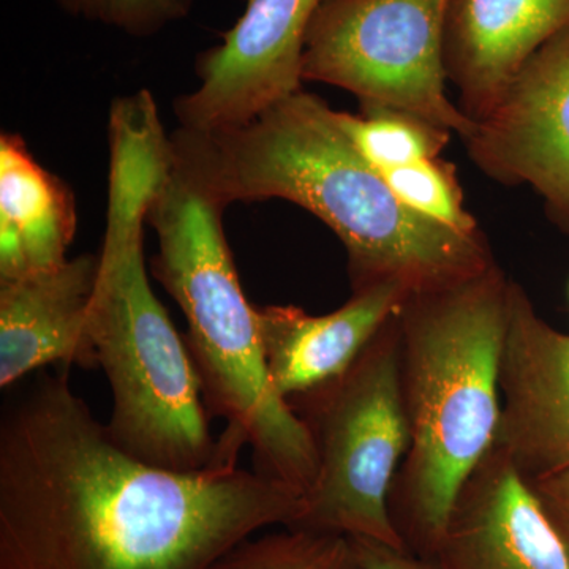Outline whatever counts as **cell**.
<instances>
[{"label": "cell", "instance_id": "1", "mask_svg": "<svg viewBox=\"0 0 569 569\" xmlns=\"http://www.w3.org/2000/svg\"><path fill=\"white\" fill-rule=\"evenodd\" d=\"M0 415V569H213L246 539L295 527L305 496L238 467L194 473L123 452L73 391L69 367L18 383Z\"/></svg>", "mask_w": 569, "mask_h": 569}, {"label": "cell", "instance_id": "2", "mask_svg": "<svg viewBox=\"0 0 569 569\" xmlns=\"http://www.w3.org/2000/svg\"><path fill=\"white\" fill-rule=\"evenodd\" d=\"M176 159L224 206L284 200L331 228L347 252L351 293L396 283L426 293L496 263L488 236L468 234L407 208L340 129L336 111L299 91L233 129L179 127Z\"/></svg>", "mask_w": 569, "mask_h": 569}, {"label": "cell", "instance_id": "3", "mask_svg": "<svg viewBox=\"0 0 569 569\" xmlns=\"http://www.w3.org/2000/svg\"><path fill=\"white\" fill-rule=\"evenodd\" d=\"M107 231L89 307L97 369L112 392L111 440L148 466L194 473L217 462L227 438L212 437L203 388L186 340L146 272L142 236L171 141L151 103L110 111Z\"/></svg>", "mask_w": 569, "mask_h": 569}, {"label": "cell", "instance_id": "4", "mask_svg": "<svg viewBox=\"0 0 569 569\" xmlns=\"http://www.w3.org/2000/svg\"><path fill=\"white\" fill-rule=\"evenodd\" d=\"M509 287L496 261L463 282L408 295L396 312L410 445L389 512L422 559L436 552L459 490L496 443Z\"/></svg>", "mask_w": 569, "mask_h": 569}, {"label": "cell", "instance_id": "5", "mask_svg": "<svg viewBox=\"0 0 569 569\" xmlns=\"http://www.w3.org/2000/svg\"><path fill=\"white\" fill-rule=\"evenodd\" d=\"M224 208L171 151L148 211L159 242L152 272L186 317L209 415L252 448L253 470L306 496L316 451L269 377L257 307L242 291L224 236Z\"/></svg>", "mask_w": 569, "mask_h": 569}, {"label": "cell", "instance_id": "6", "mask_svg": "<svg viewBox=\"0 0 569 569\" xmlns=\"http://www.w3.org/2000/svg\"><path fill=\"white\" fill-rule=\"evenodd\" d=\"M396 312L342 373L287 399L317 459L305 512L291 529L407 549L389 512L392 482L410 445Z\"/></svg>", "mask_w": 569, "mask_h": 569}, {"label": "cell", "instance_id": "7", "mask_svg": "<svg viewBox=\"0 0 569 569\" xmlns=\"http://www.w3.org/2000/svg\"><path fill=\"white\" fill-rule=\"evenodd\" d=\"M451 0H323L302 54V80L336 86L359 107L395 108L467 140L475 129L447 93Z\"/></svg>", "mask_w": 569, "mask_h": 569}, {"label": "cell", "instance_id": "8", "mask_svg": "<svg viewBox=\"0 0 569 569\" xmlns=\"http://www.w3.org/2000/svg\"><path fill=\"white\" fill-rule=\"evenodd\" d=\"M463 144L486 178L529 186L569 236V28L523 63Z\"/></svg>", "mask_w": 569, "mask_h": 569}, {"label": "cell", "instance_id": "9", "mask_svg": "<svg viewBox=\"0 0 569 569\" xmlns=\"http://www.w3.org/2000/svg\"><path fill=\"white\" fill-rule=\"evenodd\" d=\"M323 0H249L222 41L198 56L200 86L179 97L182 129H233L302 91L307 31Z\"/></svg>", "mask_w": 569, "mask_h": 569}, {"label": "cell", "instance_id": "10", "mask_svg": "<svg viewBox=\"0 0 569 569\" xmlns=\"http://www.w3.org/2000/svg\"><path fill=\"white\" fill-rule=\"evenodd\" d=\"M496 445L526 479L569 470V335L511 279Z\"/></svg>", "mask_w": 569, "mask_h": 569}, {"label": "cell", "instance_id": "11", "mask_svg": "<svg viewBox=\"0 0 569 569\" xmlns=\"http://www.w3.org/2000/svg\"><path fill=\"white\" fill-rule=\"evenodd\" d=\"M429 560L438 569H569L563 539L496 443L463 482Z\"/></svg>", "mask_w": 569, "mask_h": 569}, {"label": "cell", "instance_id": "12", "mask_svg": "<svg viewBox=\"0 0 569 569\" xmlns=\"http://www.w3.org/2000/svg\"><path fill=\"white\" fill-rule=\"evenodd\" d=\"M99 253L0 282V388L17 387L51 366L97 369L88 332Z\"/></svg>", "mask_w": 569, "mask_h": 569}, {"label": "cell", "instance_id": "13", "mask_svg": "<svg viewBox=\"0 0 569 569\" xmlns=\"http://www.w3.org/2000/svg\"><path fill=\"white\" fill-rule=\"evenodd\" d=\"M569 28V0H451L445 67L468 118H485L509 82Z\"/></svg>", "mask_w": 569, "mask_h": 569}, {"label": "cell", "instance_id": "14", "mask_svg": "<svg viewBox=\"0 0 569 569\" xmlns=\"http://www.w3.org/2000/svg\"><path fill=\"white\" fill-rule=\"evenodd\" d=\"M408 295L400 284H378L355 291L326 316L295 306L257 307L266 367L279 396L287 400L342 373Z\"/></svg>", "mask_w": 569, "mask_h": 569}, {"label": "cell", "instance_id": "15", "mask_svg": "<svg viewBox=\"0 0 569 569\" xmlns=\"http://www.w3.org/2000/svg\"><path fill=\"white\" fill-rule=\"evenodd\" d=\"M77 231L73 193L20 134L0 137V282L59 268Z\"/></svg>", "mask_w": 569, "mask_h": 569}, {"label": "cell", "instance_id": "16", "mask_svg": "<svg viewBox=\"0 0 569 569\" xmlns=\"http://www.w3.org/2000/svg\"><path fill=\"white\" fill-rule=\"evenodd\" d=\"M336 119L359 153L378 171L437 159L452 137L448 130L410 112L376 104L359 107V114L336 111Z\"/></svg>", "mask_w": 569, "mask_h": 569}, {"label": "cell", "instance_id": "17", "mask_svg": "<svg viewBox=\"0 0 569 569\" xmlns=\"http://www.w3.org/2000/svg\"><path fill=\"white\" fill-rule=\"evenodd\" d=\"M213 569H362L350 538L288 529L246 539Z\"/></svg>", "mask_w": 569, "mask_h": 569}, {"label": "cell", "instance_id": "18", "mask_svg": "<svg viewBox=\"0 0 569 569\" xmlns=\"http://www.w3.org/2000/svg\"><path fill=\"white\" fill-rule=\"evenodd\" d=\"M380 173L396 197L419 216L462 233L482 231L473 213L466 208L455 164L437 157Z\"/></svg>", "mask_w": 569, "mask_h": 569}, {"label": "cell", "instance_id": "19", "mask_svg": "<svg viewBox=\"0 0 569 569\" xmlns=\"http://www.w3.org/2000/svg\"><path fill=\"white\" fill-rule=\"evenodd\" d=\"M67 13L133 37H151L182 20L193 0H56Z\"/></svg>", "mask_w": 569, "mask_h": 569}, {"label": "cell", "instance_id": "20", "mask_svg": "<svg viewBox=\"0 0 569 569\" xmlns=\"http://www.w3.org/2000/svg\"><path fill=\"white\" fill-rule=\"evenodd\" d=\"M527 482L569 552V470Z\"/></svg>", "mask_w": 569, "mask_h": 569}, {"label": "cell", "instance_id": "21", "mask_svg": "<svg viewBox=\"0 0 569 569\" xmlns=\"http://www.w3.org/2000/svg\"><path fill=\"white\" fill-rule=\"evenodd\" d=\"M362 569H438L432 560L415 556L408 549H395L366 538H350Z\"/></svg>", "mask_w": 569, "mask_h": 569}, {"label": "cell", "instance_id": "22", "mask_svg": "<svg viewBox=\"0 0 569 569\" xmlns=\"http://www.w3.org/2000/svg\"><path fill=\"white\" fill-rule=\"evenodd\" d=\"M568 295H569V284H568Z\"/></svg>", "mask_w": 569, "mask_h": 569}]
</instances>
